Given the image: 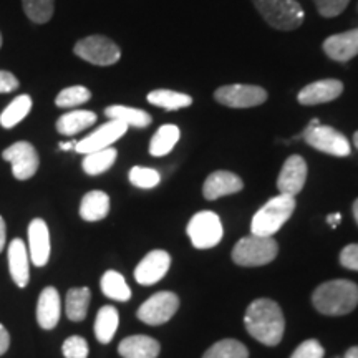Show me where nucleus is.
Returning a JSON list of instances; mask_svg holds the SVG:
<instances>
[{
  "label": "nucleus",
  "mask_w": 358,
  "mask_h": 358,
  "mask_svg": "<svg viewBox=\"0 0 358 358\" xmlns=\"http://www.w3.org/2000/svg\"><path fill=\"white\" fill-rule=\"evenodd\" d=\"M244 325L249 335L262 345H279L285 330V319L279 303L271 299H257L248 307Z\"/></svg>",
  "instance_id": "nucleus-1"
},
{
  "label": "nucleus",
  "mask_w": 358,
  "mask_h": 358,
  "mask_svg": "<svg viewBox=\"0 0 358 358\" xmlns=\"http://www.w3.org/2000/svg\"><path fill=\"white\" fill-rule=\"evenodd\" d=\"M312 303L324 315H347L358 306V285L345 279L324 282L313 290Z\"/></svg>",
  "instance_id": "nucleus-2"
},
{
  "label": "nucleus",
  "mask_w": 358,
  "mask_h": 358,
  "mask_svg": "<svg viewBox=\"0 0 358 358\" xmlns=\"http://www.w3.org/2000/svg\"><path fill=\"white\" fill-rule=\"evenodd\" d=\"M295 211V198L287 194H279L268 199L259 211L254 214L250 222V234L272 237L280 227L289 221Z\"/></svg>",
  "instance_id": "nucleus-3"
},
{
  "label": "nucleus",
  "mask_w": 358,
  "mask_h": 358,
  "mask_svg": "<svg viewBox=\"0 0 358 358\" xmlns=\"http://www.w3.org/2000/svg\"><path fill=\"white\" fill-rule=\"evenodd\" d=\"M279 254V244L272 237L250 234L232 249V261L241 267H261L272 262Z\"/></svg>",
  "instance_id": "nucleus-4"
},
{
  "label": "nucleus",
  "mask_w": 358,
  "mask_h": 358,
  "mask_svg": "<svg viewBox=\"0 0 358 358\" xmlns=\"http://www.w3.org/2000/svg\"><path fill=\"white\" fill-rule=\"evenodd\" d=\"M262 19L277 30H295L302 25L303 8L297 0H252Z\"/></svg>",
  "instance_id": "nucleus-5"
},
{
  "label": "nucleus",
  "mask_w": 358,
  "mask_h": 358,
  "mask_svg": "<svg viewBox=\"0 0 358 358\" xmlns=\"http://www.w3.org/2000/svg\"><path fill=\"white\" fill-rule=\"evenodd\" d=\"M302 138L308 146L315 148L322 153L338 156V158H345L352 153L350 143L347 138L335 128L320 124L319 120H312L310 124L303 129Z\"/></svg>",
  "instance_id": "nucleus-6"
},
{
  "label": "nucleus",
  "mask_w": 358,
  "mask_h": 358,
  "mask_svg": "<svg viewBox=\"0 0 358 358\" xmlns=\"http://www.w3.org/2000/svg\"><path fill=\"white\" fill-rule=\"evenodd\" d=\"M192 245L196 249H213L222 241V222L216 213L201 211L196 213L186 227Z\"/></svg>",
  "instance_id": "nucleus-7"
},
{
  "label": "nucleus",
  "mask_w": 358,
  "mask_h": 358,
  "mask_svg": "<svg viewBox=\"0 0 358 358\" xmlns=\"http://www.w3.org/2000/svg\"><path fill=\"white\" fill-rule=\"evenodd\" d=\"M73 52L82 60L98 66L115 65L122 58V50L118 45L103 35H92V37L82 38L75 45Z\"/></svg>",
  "instance_id": "nucleus-8"
},
{
  "label": "nucleus",
  "mask_w": 358,
  "mask_h": 358,
  "mask_svg": "<svg viewBox=\"0 0 358 358\" xmlns=\"http://www.w3.org/2000/svg\"><path fill=\"white\" fill-rule=\"evenodd\" d=\"M178 308V295L174 292H169V290H161V292H156L146 302L141 303L136 312V317L143 324L163 325L173 319Z\"/></svg>",
  "instance_id": "nucleus-9"
},
{
  "label": "nucleus",
  "mask_w": 358,
  "mask_h": 358,
  "mask_svg": "<svg viewBox=\"0 0 358 358\" xmlns=\"http://www.w3.org/2000/svg\"><path fill=\"white\" fill-rule=\"evenodd\" d=\"M214 98L229 108H252L267 100V92L256 85H226L216 90Z\"/></svg>",
  "instance_id": "nucleus-10"
},
{
  "label": "nucleus",
  "mask_w": 358,
  "mask_h": 358,
  "mask_svg": "<svg viewBox=\"0 0 358 358\" xmlns=\"http://www.w3.org/2000/svg\"><path fill=\"white\" fill-rule=\"evenodd\" d=\"M2 158L12 164V174L19 181H27V179L35 176L40 166L37 150L29 141L13 143L3 151Z\"/></svg>",
  "instance_id": "nucleus-11"
},
{
  "label": "nucleus",
  "mask_w": 358,
  "mask_h": 358,
  "mask_svg": "<svg viewBox=\"0 0 358 358\" xmlns=\"http://www.w3.org/2000/svg\"><path fill=\"white\" fill-rule=\"evenodd\" d=\"M127 131V124L122 122H116V120H110V122L101 124L96 131L88 134V136L83 138L82 141H78L77 146H75V151L80 155H88L93 153V151L111 148V145H113L115 141H118L122 136H124Z\"/></svg>",
  "instance_id": "nucleus-12"
},
{
  "label": "nucleus",
  "mask_w": 358,
  "mask_h": 358,
  "mask_svg": "<svg viewBox=\"0 0 358 358\" xmlns=\"http://www.w3.org/2000/svg\"><path fill=\"white\" fill-rule=\"evenodd\" d=\"M307 181V163L302 156L292 155L282 166L279 178H277V189L279 194L295 196L303 189Z\"/></svg>",
  "instance_id": "nucleus-13"
},
{
  "label": "nucleus",
  "mask_w": 358,
  "mask_h": 358,
  "mask_svg": "<svg viewBox=\"0 0 358 358\" xmlns=\"http://www.w3.org/2000/svg\"><path fill=\"white\" fill-rule=\"evenodd\" d=\"M169 266H171V256L166 250H151L134 268V279L141 285H153L168 274Z\"/></svg>",
  "instance_id": "nucleus-14"
},
{
  "label": "nucleus",
  "mask_w": 358,
  "mask_h": 358,
  "mask_svg": "<svg viewBox=\"0 0 358 358\" xmlns=\"http://www.w3.org/2000/svg\"><path fill=\"white\" fill-rule=\"evenodd\" d=\"M29 256L34 266H47L50 259V232L43 219H34L29 226Z\"/></svg>",
  "instance_id": "nucleus-15"
},
{
  "label": "nucleus",
  "mask_w": 358,
  "mask_h": 358,
  "mask_svg": "<svg viewBox=\"0 0 358 358\" xmlns=\"http://www.w3.org/2000/svg\"><path fill=\"white\" fill-rule=\"evenodd\" d=\"M343 92V83L338 80H320V82H313L307 87H303L299 92V103L306 106L322 105V103H329L337 100Z\"/></svg>",
  "instance_id": "nucleus-16"
},
{
  "label": "nucleus",
  "mask_w": 358,
  "mask_h": 358,
  "mask_svg": "<svg viewBox=\"0 0 358 358\" xmlns=\"http://www.w3.org/2000/svg\"><path fill=\"white\" fill-rule=\"evenodd\" d=\"M244 182L237 174L231 171H214L206 179L203 186V194L206 199L214 201L222 198V196L236 194L243 191Z\"/></svg>",
  "instance_id": "nucleus-17"
},
{
  "label": "nucleus",
  "mask_w": 358,
  "mask_h": 358,
  "mask_svg": "<svg viewBox=\"0 0 358 358\" xmlns=\"http://www.w3.org/2000/svg\"><path fill=\"white\" fill-rule=\"evenodd\" d=\"M324 52L327 57L335 62L345 64V62L352 60L353 57L358 55V29L327 38L324 42Z\"/></svg>",
  "instance_id": "nucleus-18"
},
{
  "label": "nucleus",
  "mask_w": 358,
  "mask_h": 358,
  "mask_svg": "<svg viewBox=\"0 0 358 358\" xmlns=\"http://www.w3.org/2000/svg\"><path fill=\"white\" fill-rule=\"evenodd\" d=\"M8 271L13 282L19 287H27L30 280V256L27 252V245L22 239H13L8 244Z\"/></svg>",
  "instance_id": "nucleus-19"
},
{
  "label": "nucleus",
  "mask_w": 358,
  "mask_h": 358,
  "mask_svg": "<svg viewBox=\"0 0 358 358\" xmlns=\"http://www.w3.org/2000/svg\"><path fill=\"white\" fill-rule=\"evenodd\" d=\"M62 313L60 294L55 287H45L38 297L37 322L43 330L55 329Z\"/></svg>",
  "instance_id": "nucleus-20"
},
{
  "label": "nucleus",
  "mask_w": 358,
  "mask_h": 358,
  "mask_svg": "<svg viewBox=\"0 0 358 358\" xmlns=\"http://www.w3.org/2000/svg\"><path fill=\"white\" fill-rule=\"evenodd\" d=\"M161 345L158 340L148 335H131L122 340L118 353L123 358H158Z\"/></svg>",
  "instance_id": "nucleus-21"
},
{
  "label": "nucleus",
  "mask_w": 358,
  "mask_h": 358,
  "mask_svg": "<svg viewBox=\"0 0 358 358\" xmlns=\"http://www.w3.org/2000/svg\"><path fill=\"white\" fill-rule=\"evenodd\" d=\"M110 213V196L103 191H90L80 204V216L87 222L101 221Z\"/></svg>",
  "instance_id": "nucleus-22"
},
{
  "label": "nucleus",
  "mask_w": 358,
  "mask_h": 358,
  "mask_svg": "<svg viewBox=\"0 0 358 358\" xmlns=\"http://www.w3.org/2000/svg\"><path fill=\"white\" fill-rule=\"evenodd\" d=\"M96 115L88 110H75L70 113L62 115L57 122V131L66 136H73L83 129H87L95 124Z\"/></svg>",
  "instance_id": "nucleus-23"
},
{
  "label": "nucleus",
  "mask_w": 358,
  "mask_h": 358,
  "mask_svg": "<svg viewBox=\"0 0 358 358\" xmlns=\"http://www.w3.org/2000/svg\"><path fill=\"white\" fill-rule=\"evenodd\" d=\"M120 325V313L113 306H103L96 313L95 337L103 345L113 340Z\"/></svg>",
  "instance_id": "nucleus-24"
},
{
  "label": "nucleus",
  "mask_w": 358,
  "mask_h": 358,
  "mask_svg": "<svg viewBox=\"0 0 358 358\" xmlns=\"http://www.w3.org/2000/svg\"><path fill=\"white\" fill-rule=\"evenodd\" d=\"M105 115L108 116L110 120H116V122H122L127 124V127H134V128H148L151 124V115L146 113L145 110L140 108H129V106L123 105H113L108 106L105 110Z\"/></svg>",
  "instance_id": "nucleus-25"
},
{
  "label": "nucleus",
  "mask_w": 358,
  "mask_h": 358,
  "mask_svg": "<svg viewBox=\"0 0 358 358\" xmlns=\"http://www.w3.org/2000/svg\"><path fill=\"white\" fill-rule=\"evenodd\" d=\"M101 292L105 297L116 302H128L131 299V289L124 277L116 271H106L101 277Z\"/></svg>",
  "instance_id": "nucleus-26"
},
{
  "label": "nucleus",
  "mask_w": 358,
  "mask_h": 358,
  "mask_svg": "<svg viewBox=\"0 0 358 358\" xmlns=\"http://www.w3.org/2000/svg\"><path fill=\"white\" fill-rule=\"evenodd\" d=\"M90 301H92V292L88 287H78V289H70L66 292V301H65V312L66 317L73 322H82L85 320L88 313Z\"/></svg>",
  "instance_id": "nucleus-27"
},
{
  "label": "nucleus",
  "mask_w": 358,
  "mask_h": 358,
  "mask_svg": "<svg viewBox=\"0 0 358 358\" xmlns=\"http://www.w3.org/2000/svg\"><path fill=\"white\" fill-rule=\"evenodd\" d=\"M178 141L179 128L176 124H163V127L158 128V131L155 133V136L151 138L150 153L151 156H155V158L166 156L168 153H171Z\"/></svg>",
  "instance_id": "nucleus-28"
},
{
  "label": "nucleus",
  "mask_w": 358,
  "mask_h": 358,
  "mask_svg": "<svg viewBox=\"0 0 358 358\" xmlns=\"http://www.w3.org/2000/svg\"><path fill=\"white\" fill-rule=\"evenodd\" d=\"M146 98L151 105L159 106V108L168 110V111L187 108V106H191L192 103V98L189 95H186V93L173 92V90H155V92H151Z\"/></svg>",
  "instance_id": "nucleus-29"
},
{
  "label": "nucleus",
  "mask_w": 358,
  "mask_h": 358,
  "mask_svg": "<svg viewBox=\"0 0 358 358\" xmlns=\"http://www.w3.org/2000/svg\"><path fill=\"white\" fill-rule=\"evenodd\" d=\"M118 151L115 148H105V150L93 151V153L85 155L83 159V171L90 176H98V174L108 171L113 166Z\"/></svg>",
  "instance_id": "nucleus-30"
},
{
  "label": "nucleus",
  "mask_w": 358,
  "mask_h": 358,
  "mask_svg": "<svg viewBox=\"0 0 358 358\" xmlns=\"http://www.w3.org/2000/svg\"><path fill=\"white\" fill-rule=\"evenodd\" d=\"M30 110H32V98L29 95L17 96L15 100L2 111V115H0V124L7 129L17 127V124L30 113Z\"/></svg>",
  "instance_id": "nucleus-31"
},
{
  "label": "nucleus",
  "mask_w": 358,
  "mask_h": 358,
  "mask_svg": "<svg viewBox=\"0 0 358 358\" xmlns=\"http://www.w3.org/2000/svg\"><path fill=\"white\" fill-rule=\"evenodd\" d=\"M203 358H249V350L239 340L226 338L209 347Z\"/></svg>",
  "instance_id": "nucleus-32"
},
{
  "label": "nucleus",
  "mask_w": 358,
  "mask_h": 358,
  "mask_svg": "<svg viewBox=\"0 0 358 358\" xmlns=\"http://www.w3.org/2000/svg\"><path fill=\"white\" fill-rule=\"evenodd\" d=\"M22 6L30 20L35 24H47L53 15L55 0H22Z\"/></svg>",
  "instance_id": "nucleus-33"
},
{
  "label": "nucleus",
  "mask_w": 358,
  "mask_h": 358,
  "mask_svg": "<svg viewBox=\"0 0 358 358\" xmlns=\"http://www.w3.org/2000/svg\"><path fill=\"white\" fill-rule=\"evenodd\" d=\"M90 98H92L90 90L77 85V87H69L62 90V92L58 93L55 103L58 108H73V106L87 103Z\"/></svg>",
  "instance_id": "nucleus-34"
},
{
  "label": "nucleus",
  "mask_w": 358,
  "mask_h": 358,
  "mask_svg": "<svg viewBox=\"0 0 358 358\" xmlns=\"http://www.w3.org/2000/svg\"><path fill=\"white\" fill-rule=\"evenodd\" d=\"M129 182L133 186L140 187V189H153L159 185L161 176L159 173L153 168H143V166H134L129 169Z\"/></svg>",
  "instance_id": "nucleus-35"
},
{
  "label": "nucleus",
  "mask_w": 358,
  "mask_h": 358,
  "mask_svg": "<svg viewBox=\"0 0 358 358\" xmlns=\"http://www.w3.org/2000/svg\"><path fill=\"white\" fill-rule=\"evenodd\" d=\"M65 358H87L88 357V342L80 335H71L62 345Z\"/></svg>",
  "instance_id": "nucleus-36"
},
{
  "label": "nucleus",
  "mask_w": 358,
  "mask_h": 358,
  "mask_svg": "<svg viewBox=\"0 0 358 358\" xmlns=\"http://www.w3.org/2000/svg\"><path fill=\"white\" fill-rule=\"evenodd\" d=\"M324 355H325V350L324 347H322V343L319 340L310 338V340H306V342H302L301 345L295 348L290 358H324Z\"/></svg>",
  "instance_id": "nucleus-37"
},
{
  "label": "nucleus",
  "mask_w": 358,
  "mask_h": 358,
  "mask_svg": "<svg viewBox=\"0 0 358 358\" xmlns=\"http://www.w3.org/2000/svg\"><path fill=\"white\" fill-rule=\"evenodd\" d=\"M313 2H315V7L320 15L330 19V17H337L345 10L350 0H313Z\"/></svg>",
  "instance_id": "nucleus-38"
},
{
  "label": "nucleus",
  "mask_w": 358,
  "mask_h": 358,
  "mask_svg": "<svg viewBox=\"0 0 358 358\" xmlns=\"http://www.w3.org/2000/svg\"><path fill=\"white\" fill-rule=\"evenodd\" d=\"M340 264L345 268L358 272V244H350L340 252Z\"/></svg>",
  "instance_id": "nucleus-39"
},
{
  "label": "nucleus",
  "mask_w": 358,
  "mask_h": 358,
  "mask_svg": "<svg viewBox=\"0 0 358 358\" xmlns=\"http://www.w3.org/2000/svg\"><path fill=\"white\" fill-rule=\"evenodd\" d=\"M19 88V80L10 71L0 70V93H10Z\"/></svg>",
  "instance_id": "nucleus-40"
},
{
  "label": "nucleus",
  "mask_w": 358,
  "mask_h": 358,
  "mask_svg": "<svg viewBox=\"0 0 358 358\" xmlns=\"http://www.w3.org/2000/svg\"><path fill=\"white\" fill-rule=\"evenodd\" d=\"M10 347V334L7 332V329L0 324V355H3Z\"/></svg>",
  "instance_id": "nucleus-41"
},
{
  "label": "nucleus",
  "mask_w": 358,
  "mask_h": 358,
  "mask_svg": "<svg viewBox=\"0 0 358 358\" xmlns=\"http://www.w3.org/2000/svg\"><path fill=\"white\" fill-rule=\"evenodd\" d=\"M6 239H7V227L3 217L0 216V252H2L3 248H6Z\"/></svg>",
  "instance_id": "nucleus-42"
},
{
  "label": "nucleus",
  "mask_w": 358,
  "mask_h": 358,
  "mask_svg": "<svg viewBox=\"0 0 358 358\" xmlns=\"http://www.w3.org/2000/svg\"><path fill=\"white\" fill-rule=\"evenodd\" d=\"M340 219H342V216H340V213H335V214H330V216H327V222L330 224L332 227H337Z\"/></svg>",
  "instance_id": "nucleus-43"
},
{
  "label": "nucleus",
  "mask_w": 358,
  "mask_h": 358,
  "mask_svg": "<svg viewBox=\"0 0 358 358\" xmlns=\"http://www.w3.org/2000/svg\"><path fill=\"white\" fill-rule=\"evenodd\" d=\"M75 146H77V141L60 143V150H62V151H70V150H75Z\"/></svg>",
  "instance_id": "nucleus-44"
},
{
  "label": "nucleus",
  "mask_w": 358,
  "mask_h": 358,
  "mask_svg": "<svg viewBox=\"0 0 358 358\" xmlns=\"http://www.w3.org/2000/svg\"><path fill=\"white\" fill-rule=\"evenodd\" d=\"M343 358H358V347L348 348L345 357H343Z\"/></svg>",
  "instance_id": "nucleus-45"
},
{
  "label": "nucleus",
  "mask_w": 358,
  "mask_h": 358,
  "mask_svg": "<svg viewBox=\"0 0 358 358\" xmlns=\"http://www.w3.org/2000/svg\"><path fill=\"white\" fill-rule=\"evenodd\" d=\"M353 216H355V221L358 224V199L353 203Z\"/></svg>",
  "instance_id": "nucleus-46"
},
{
  "label": "nucleus",
  "mask_w": 358,
  "mask_h": 358,
  "mask_svg": "<svg viewBox=\"0 0 358 358\" xmlns=\"http://www.w3.org/2000/svg\"><path fill=\"white\" fill-rule=\"evenodd\" d=\"M353 145H355L357 150H358V131L353 134Z\"/></svg>",
  "instance_id": "nucleus-47"
},
{
  "label": "nucleus",
  "mask_w": 358,
  "mask_h": 358,
  "mask_svg": "<svg viewBox=\"0 0 358 358\" xmlns=\"http://www.w3.org/2000/svg\"><path fill=\"white\" fill-rule=\"evenodd\" d=\"M0 47H2V35H0Z\"/></svg>",
  "instance_id": "nucleus-48"
}]
</instances>
